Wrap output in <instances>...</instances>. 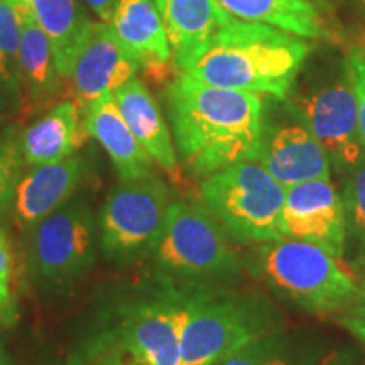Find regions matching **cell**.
<instances>
[{
    "label": "cell",
    "mask_w": 365,
    "mask_h": 365,
    "mask_svg": "<svg viewBox=\"0 0 365 365\" xmlns=\"http://www.w3.org/2000/svg\"><path fill=\"white\" fill-rule=\"evenodd\" d=\"M176 150L191 175L207 178L242 161H259L266 137L264 102L249 91L212 86L186 71L168 85Z\"/></svg>",
    "instance_id": "6da1fadb"
},
{
    "label": "cell",
    "mask_w": 365,
    "mask_h": 365,
    "mask_svg": "<svg viewBox=\"0 0 365 365\" xmlns=\"http://www.w3.org/2000/svg\"><path fill=\"white\" fill-rule=\"evenodd\" d=\"M308 53L299 36L225 14L215 38L185 71L212 86L286 98Z\"/></svg>",
    "instance_id": "7a4b0ae2"
},
{
    "label": "cell",
    "mask_w": 365,
    "mask_h": 365,
    "mask_svg": "<svg viewBox=\"0 0 365 365\" xmlns=\"http://www.w3.org/2000/svg\"><path fill=\"white\" fill-rule=\"evenodd\" d=\"M255 266L272 291L312 313L340 312L359 289L339 259L293 237L266 242L255 255Z\"/></svg>",
    "instance_id": "3957f363"
},
{
    "label": "cell",
    "mask_w": 365,
    "mask_h": 365,
    "mask_svg": "<svg viewBox=\"0 0 365 365\" xmlns=\"http://www.w3.org/2000/svg\"><path fill=\"white\" fill-rule=\"evenodd\" d=\"M202 198L237 242L266 244L284 237L286 188L259 161L237 163L207 176Z\"/></svg>",
    "instance_id": "277c9868"
},
{
    "label": "cell",
    "mask_w": 365,
    "mask_h": 365,
    "mask_svg": "<svg viewBox=\"0 0 365 365\" xmlns=\"http://www.w3.org/2000/svg\"><path fill=\"white\" fill-rule=\"evenodd\" d=\"M225 227L203 205H170L161 235L154 245L159 272L176 281L228 279L237 274L240 259Z\"/></svg>",
    "instance_id": "5b68a950"
},
{
    "label": "cell",
    "mask_w": 365,
    "mask_h": 365,
    "mask_svg": "<svg viewBox=\"0 0 365 365\" xmlns=\"http://www.w3.org/2000/svg\"><path fill=\"white\" fill-rule=\"evenodd\" d=\"M257 303L217 293L185 296L181 365H213L269 330Z\"/></svg>",
    "instance_id": "8992f818"
},
{
    "label": "cell",
    "mask_w": 365,
    "mask_h": 365,
    "mask_svg": "<svg viewBox=\"0 0 365 365\" xmlns=\"http://www.w3.org/2000/svg\"><path fill=\"white\" fill-rule=\"evenodd\" d=\"M171 203L170 188L156 176L122 180L100 210L103 254L115 261H132L153 252Z\"/></svg>",
    "instance_id": "52a82bcc"
},
{
    "label": "cell",
    "mask_w": 365,
    "mask_h": 365,
    "mask_svg": "<svg viewBox=\"0 0 365 365\" xmlns=\"http://www.w3.org/2000/svg\"><path fill=\"white\" fill-rule=\"evenodd\" d=\"M95 259V225L88 205L68 202L33 228L29 261L48 286L78 279Z\"/></svg>",
    "instance_id": "ba28073f"
},
{
    "label": "cell",
    "mask_w": 365,
    "mask_h": 365,
    "mask_svg": "<svg viewBox=\"0 0 365 365\" xmlns=\"http://www.w3.org/2000/svg\"><path fill=\"white\" fill-rule=\"evenodd\" d=\"M296 108L304 125L327 150L339 170H354L364 159V143L359 129L357 98L349 61L340 66L331 81L296 97Z\"/></svg>",
    "instance_id": "9c48e42d"
},
{
    "label": "cell",
    "mask_w": 365,
    "mask_h": 365,
    "mask_svg": "<svg viewBox=\"0 0 365 365\" xmlns=\"http://www.w3.org/2000/svg\"><path fill=\"white\" fill-rule=\"evenodd\" d=\"M286 237L312 242L341 259L346 242V215L341 196L330 180L287 186L282 210Z\"/></svg>",
    "instance_id": "30bf717a"
},
{
    "label": "cell",
    "mask_w": 365,
    "mask_h": 365,
    "mask_svg": "<svg viewBox=\"0 0 365 365\" xmlns=\"http://www.w3.org/2000/svg\"><path fill=\"white\" fill-rule=\"evenodd\" d=\"M185 296L137 304L122 322V345L140 365H181Z\"/></svg>",
    "instance_id": "8fae6325"
},
{
    "label": "cell",
    "mask_w": 365,
    "mask_h": 365,
    "mask_svg": "<svg viewBox=\"0 0 365 365\" xmlns=\"http://www.w3.org/2000/svg\"><path fill=\"white\" fill-rule=\"evenodd\" d=\"M137 71L139 65L118 43L110 24L90 21L70 78L80 112L102 95L120 88Z\"/></svg>",
    "instance_id": "7c38bea8"
},
{
    "label": "cell",
    "mask_w": 365,
    "mask_h": 365,
    "mask_svg": "<svg viewBox=\"0 0 365 365\" xmlns=\"http://www.w3.org/2000/svg\"><path fill=\"white\" fill-rule=\"evenodd\" d=\"M21 16L22 33L17 59V81H19V100L22 113L26 117L36 112L51 108L53 102L61 91V75H59L54 53L48 36L36 21L29 4L16 2Z\"/></svg>",
    "instance_id": "4fadbf2b"
},
{
    "label": "cell",
    "mask_w": 365,
    "mask_h": 365,
    "mask_svg": "<svg viewBox=\"0 0 365 365\" xmlns=\"http://www.w3.org/2000/svg\"><path fill=\"white\" fill-rule=\"evenodd\" d=\"M271 175L284 188L314 180H330L331 163L323 145L307 125L286 124L267 130L259 156Z\"/></svg>",
    "instance_id": "5bb4252c"
},
{
    "label": "cell",
    "mask_w": 365,
    "mask_h": 365,
    "mask_svg": "<svg viewBox=\"0 0 365 365\" xmlns=\"http://www.w3.org/2000/svg\"><path fill=\"white\" fill-rule=\"evenodd\" d=\"M83 178L80 156L63 159L54 164L34 166L21 176L14 195V215L21 227L34 228L46 217L68 203Z\"/></svg>",
    "instance_id": "9a60e30c"
},
{
    "label": "cell",
    "mask_w": 365,
    "mask_h": 365,
    "mask_svg": "<svg viewBox=\"0 0 365 365\" xmlns=\"http://www.w3.org/2000/svg\"><path fill=\"white\" fill-rule=\"evenodd\" d=\"M110 27L139 70H168L173 51L153 0H115Z\"/></svg>",
    "instance_id": "2e32d148"
},
{
    "label": "cell",
    "mask_w": 365,
    "mask_h": 365,
    "mask_svg": "<svg viewBox=\"0 0 365 365\" xmlns=\"http://www.w3.org/2000/svg\"><path fill=\"white\" fill-rule=\"evenodd\" d=\"M170 41L173 61L185 71L220 29L225 11L217 0H153Z\"/></svg>",
    "instance_id": "e0dca14e"
},
{
    "label": "cell",
    "mask_w": 365,
    "mask_h": 365,
    "mask_svg": "<svg viewBox=\"0 0 365 365\" xmlns=\"http://www.w3.org/2000/svg\"><path fill=\"white\" fill-rule=\"evenodd\" d=\"M85 132L110 156L120 180L153 175L154 161L127 125L113 93H105L85 108Z\"/></svg>",
    "instance_id": "ac0fdd59"
},
{
    "label": "cell",
    "mask_w": 365,
    "mask_h": 365,
    "mask_svg": "<svg viewBox=\"0 0 365 365\" xmlns=\"http://www.w3.org/2000/svg\"><path fill=\"white\" fill-rule=\"evenodd\" d=\"M113 98L145 153L163 171L175 176L178 173L176 148L156 98L137 76L113 91Z\"/></svg>",
    "instance_id": "d6986e66"
},
{
    "label": "cell",
    "mask_w": 365,
    "mask_h": 365,
    "mask_svg": "<svg viewBox=\"0 0 365 365\" xmlns=\"http://www.w3.org/2000/svg\"><path fill=\"white\" fill-rule=\"evenodd\" d=\"M80 115L81 112L75 100H63L53 105L19 135L24 163L34 168L73 156L83 143Z\"/></svg>",
    "instance_id": "ffe728a7"
},
{
    "label": "cell",
    "mask_w": 365,
    "mask_h": 365,
    "mask_svg": "<svg viewBox=\"0 0 365 365\" xmlns=\"http://www.w3.org/2000/svg\"><path fill=\"white\" fill-rule=\"evenodd\" d=\"M220 7L237 19L262 22L299 36L319 39L327 36L322 11L308 0H217Z\"/></svg>",
    "instance_id": "44dd1931"
},
{
    "label": "cell",
    "mask_w": 365,
    "mask_h": 365,
    "mask_svg": "<svg viewBox=\"0 0 365 365\" xmlns=\"http://www.w3.org/2000/svg\"><path fill=\"white\" fill-rule=\"evenodd\" d=\"M31 9L51 43L59 75L70 80L90 19L78 0H33Z\"/></svg>",
    "instance_id": "7402d4cb"
},
{
    "label": "cell",
    "mask_w": 365,
    "mask_h": 365,
    "mask_svg": "<svg viewBox=\"0 0 365 365\" xmlns=\"http://www.w3.org/2000/svg\"><path fill=\"white\" fill-rule=\"evenodd\" d=\"M213 365H317L309 346L284 331H267Z\"/></svg>",
    "instance_id": "603a6c76"
},
{
    "label": "cell",
    "mask_w": 365,
    "mask_h": 365,
    "mask_svg": "<svg viewBox=\"0 0 365 365\" xmlns=\"http://www.w3.org/2000/svg\"><path fill=\"white\" fill-rule=\"evenodd\" d=\"M22 159L19 135L9 127L0 135V215L12 207L17 182L22 176Z\"/></svg>",
    "instance_id": "cb8c5ba5"
},
{
    "label": "cell",
    "mask_w": 365,
    "mask_h": 365,
    "mask_svg": "<svg viewBox=\"0 0 365 365\" xmlns=\"http://www.w3.org/2000/svg\"><path fill=\"white\" fill-rule=\"evenodd\" d=\"M21 16L12 0H0V59L17 81V59L21 46ZM19 86V81H17Z\"/></svg>",
    "instance_id": "d4e9b609"
},
{
    "label": "cell",
    "mask_w": 365,
    "mask_h": 365,
    "mask_svg": "<svg viewBox=\"0 0 365 365\" xmlns=\"http://www.w3.org/2000/svg\"><path fill=\"white\" fill-rule=\"evenodd\" d=\"M341 200L346 215V230L350 228L352 234L365 244V159L352 170Z\"/></svg>",
    "instance_id": "484cf974"
},
{
    "label": "cell",
    "mask_w": 365,
    "mask_h": 365,
    "mask_svg": "<svg viewBox=\"0 0 365 365\" xmlns=\"http://www.w3.org/2000/svg\"><path fill=\"white\" fill-rule=\"evenodd\" d=\"M16 261L7 232L0 227V308L17 317V303L14 298Z\"/></svg>",
    "instance_id": "4316f807"
},
{
    "label": "cell",
    "mask_w": 365,
    "mask_h": 365,
    "mask_svg": "<svg viewBox=\"0 0 365 365\" xmlns=\"http://www.w3.org/2000/svg\"><path fill=\"white\" fill-rule=\"evenodd\" d=\"M346 61H349V70L350 76H352L355 98H357L359 129L365 148V56L360 49H354V51H350Z\"/></svg>",
    "instance_id": "83f0119b"
},
{
    "label": "cell",
    "mask_w": 365,
    "mask_h": 365,
    "mask_svg": "<svg viewBox=\"0 0 365 365\" xmlns=\"http://www.w3.org/2000/svg\"><path fill=\"white\" fill-rule=\"evenodd\" d=\"M339 313V322L341 325L365 345V281L359 284L357 294L354 296L352 301Z\"/></svg>",
    "instance_id": "f1b7e54d"
},
{
    "label": "cell",
    "mask_w": 365,
    "mask_h": 365,
    "mask_svg": "<svg viewBox=\"0 0 365 365\" xmlns=\"http://www.w3.org/2000/svg\"><path fill=\"white\" fill-rule=\"evenodd\" d=\"M83 2L90 7V11L98 17V21L110 24L115 0H83Z\"/></svg>",
    "instance_id": "f546056e"
},
{
    "label": "cell",
    "mask_w": 365,
    "mask_h": 365,
    "mask_svg": "<svg viewBox=\"0 0 365 365\" xmlns=\"http://www.w3.org/2000/svg\"><path fill=\"white\" fill-rule=\"evenodd\" d=\"M0 86H4L11 97L19 98V86H17V81L14 80V76L7 71V68L4 66L2 59H0Z\"/></svg>",
    "instance_id": "4dcf8cb0"
},
{
    "label": "cell",
    "mask_w": 365,
    "mask_h": 365,
    "mask_svg": "<svg viewBox=\"0 0 365 365\" xmlns=\"http://www.w3.org/2000/svg\"><path fill=\"white\" fill-rule=\"evenodd\" d=\"M317 365H354L352 360H350L349 357H345V355H331V357L328 359H323L322 362L317 364Z\"/></svg>",
    "instance_id": "1f68e13d"
},
{
    "label": "cell",
    "mask_w": 365,
    "mask_h": 365,
    "mask_svg": "<svg viewBox=\"0 0 365 365\" xmlns=\"http://www.w3.org/2000/svg\"><path fill=\"white\" fill-rule=\"evenodd\" d=\"M16 322H17L16 314H11L9 312H6V309L0 308V330H2V328L12 327Z\"/></svg>",
    "instance_id": "d6a6232c"
},
{
    "label": "cell",
    "mask_w": 365,
    "mask_h": 365,
    "mask_svg": "<svg viewBox=\"0 0 365 365\" xmlns=\"http://www.w3.org/2000/svg\"><path fill=\"white\" fill-rule=\"evenodd\" d=\"M308 2H312L313 6H317L319 9V11H323V9L333 6V4H336L339 0H308Z\"/></svg>",
    "instance_id": "836d02e7"
},
{
    "label": "cell",
    "mask_w": 365,
    "mask_h": 365,
    "mask_svg": "<svg viewBox=\"0 0 365 365\" xmlns=\"http://www.w3.org/2000/svg\"><path fill=\"white\" fill-rule=\"evenodd\" d=\"M0 365H12V362H11V357H9L7 350L4 349L2 341H0Z\"/></svg>",
    "instance_id": "e575fe53"
},
{
    "label": "cell",
    "mask_w": 365,
    "mask_h": 365,
    "mask_svg": "<svg viewBox=\"0 0 365 365\" xmlns=\"http://www.w3.org/2000/svg\"><path fill=\"white\" fill-rule=\"evenodd\" d=\"M0 91H6L4 86H0ZM4 120V100H2V95H0V124H2Z\"/></svg>",
    "instance_id": "d590c367"
},
{
    "label": "cell",
    "mask_w": 365,
    "mask_h": 365,
    "mask_svg": "<svg viewBox=\"0 0 365 365\" xmlns=\"http://www.w3.org/2000/svg\"><path fill=\"white\" fill-rule=\"evenodd\" d=\"M16 2H22V4H29V6H31V2H33V0H16Z\"/></svg>",
    "instance_id": "8d00e7d4"
},
{
    "label": "cell",
    "mask_w": 365,
    "mask_h": 365,
    "mask_svg": "<svg viewBox=\"0 0 365 365\" xmlns=\"http://www.w3.org/2000/svg\"><path fill=\"white\" fill-rule=\"evenodd\" d=\"M357 49H360V51H362L364 56H365V43H364V46H360V48H357Z\"/></svg>",
    "instance_id": "74e56055"
},
{
    "label": "cell",
    "mask_w": 365,
    "mask_h": 365,
    "mask_svg": "<svg viewBox=\"0 0 365 365\" xmlns=\"http://www.w3.org/2000/svg\"><path fill=\"white\" fill-rule=\"evenodd\" d=\"M359 2H360V6H362L364 11H365V0H359Z\"/></svg>",
    "instance_id": "f35d334b"
},
{
    "label": "cell",
    "mask_w": 365,
    "mask_h": 365,
    "mask_svg": "<svg viewBox=\"0 0 365 365\" xmlns=\"http://www.w3.org/2000/svg\"><path fill=\"white\" fill-rule=\"evenodd\" d=\"M110 365H120V362H118V360H113V362H112Z\"/></svg>",
    "instance_id": "ab89813d"
},
{
    "label": "cell",
    "mask_w": 365,
    "mask_h": 365,
    "mask_svg": "<svg viewBox=\"0 0 365 365\" xmlns=\"http://www.w3.org/2000/svg\"><path fill=\"white\" fill-rule=\"evenodd\" d=\"M364 267H365V264H364Z\"/></svg>",
    "instance_id": "60d3db41"
}]
</instances>
